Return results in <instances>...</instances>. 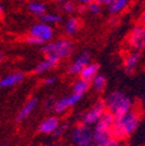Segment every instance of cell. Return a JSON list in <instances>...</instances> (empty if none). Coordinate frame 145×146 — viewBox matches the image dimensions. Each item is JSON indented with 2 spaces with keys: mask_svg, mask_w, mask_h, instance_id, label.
Listing matches in <instances>:
<instances>
[{
  "mask_svg": "<svg viewBox=\"0 0 145 146\" xmlns=\"http://www.w3.org/2000/svg\"><path fill=\"white\" fill-rule=\"evenodd\" d=\"M140 121H142L140 113L134 108L120 116L114 117L112 136L121 141L126 140L136 132L140 124Z\"/></svg>",
  "mask_w": 145,
  "mask_h": 146,
  "instance_id": "1",
  "label": "cell"
},
{
  "mask_svg": "<svg viewBox=\"0 0 145 146\" xmlns=\"http://www.w3.org/2000/svg\"><path fill=\"white\" fill-rule=\"evenodd\" d=\"M103 101L106 104L107 111L112 114L114 117L120 116L134 108L132 99L125 93L120 92V90H114V92L109 93L104 98Z\"/></svg>",
  "mask_w": 145,
  "mask_h": 146,
  "instance_id": "2",
  "label": "cell"
},
{
  "mask_svg": "<svg viewBox=\"0 0 145 146\" xmlns=\"http://www.w3.org/2000/svg\"><path fill=\"white\" fill-rule=\"evenodd\" d=\"M41 51L45 54V57L58 64L62 59L67 58L73 51V43L70 40H57L44 43L41 46Z\"/></svg>",
  "mask_w": 145,
  "mask_h": 146,
  "instance_id": "3",
  "label": "cell"
},
{
  "mask_svg": "<svg viewBox=\"0 0 145 146\" xmlns=\"http://www.w3.org/2000/svg\"><path fill=\"white\" fill-rule=\"evenodd\" d=\"M113 123H114V116L108 111H106L102 115V117L92 126L93 139H94L95 145H98L112 137Z\"/></svg>",
  "mask_w": 145,
  "mask_h": 146,
  "instance_id": "4",
  "label": "cell"
},
{
  "mask_svg": "<svg viewBox=\"0 0 145 146\" xmlns=\"http://www.w3.org/2000/svg\"><path fill=\"white\" fill-rule=\"evenodd\" d=\"M70 139L73 146H96L93 139L92 127L82 123L77 124L71 129Z\"/></svg>",
  "mask_w": 145,
  "mask_h": 146,
  "instance_id": "5",
  "label": "cell"
},
{
  "mask_svg": "<svg viewBox=\"0 0 145 146\" xmlns=\"http://www.w3.org/2000/svg\"><path fill=\"white\" fill-rule=\"evenodd\" d=\"M106 111H107V109H106L104 101H103V100H98V101L82 115L80 123H82V124H85V125H87V126L92 127V126L102 117V115H103Z\"/></svg>",
  "mask_w": 145,
  "mask_h": 146,
  "instance_id": "6",
  "label": "cell"
},
{
  "mask_svg": "<svg viewBox=\"0 0 145 146\" xmlns=\"http://www.w3.org/2000/svg\"><path fill=\"white\" fill-rule=\"evenodd\" d=\"M128 43L132 51L139 52L143 49H145V25L144 23L136 26L131 30L128 37Z\"/></svg>",
  "mask_w": 145,
  "mask_h": 146,
  "instance_id": "7",
  "label": "cell"
},
{
  "mask_svg": "<svg viewBox=\"0 0 145 146\" xmlns=\"http://www.w3.org/2000/svg\"><path fill=\"white\" fill-rule=\"evenodd\" d=\"M29 35L33 36V37L39 38L44 44V43H48V42H51L52 41L53 29H52L51 26H49L47 23L39 22V23H35V25H33L30 27Z\"/></svg>",
  "mask_w": 145,
  "mask_h": 146,
  "instance_id": "8",
  "label": "cell"
},
{
  "mask_svg": "<svg viewBox=\"0 0 145 146\" xmlns=\"http://www.w3.org/2000/svg\"><path fill=\"white\" fill-rule=\"evenodd\" d=\"M81 99H82V95L77 94V93H71L69 95H65L62 99H58L56 101L53 111H55L56 114H64L65 111L69 110L70 108L74 107L78 102H80Z\"/></svg>",
  "mask_w": 145,
  "mask_h": 146,
  "instance_id": "9",
  "label": "cell"
},
{
  "mask_svg": "<svg viewBox=\"0 0 145 146\" xmlns=\"http://www.w3.org/2000/svg\"><path fill=\"white\" fill-rule=\"evenodd\" d=\"M88 63H90V53L87 52V51L81 52L79 56L71 63V65L69 66V68H67L69 74H71V76H79L80 71Z\"/></svg>",
  "mask_w": 145,
  "mask_h": 146,
  "instance_id": "10",
  "label": "cell"
},
{
  "mask_svg": "<svg viewBox=\"0 0 145 146\" xmlns=\"http://www.w3.org/2000/svg\"><path fill=\"white\" fill-rule=\"evenodd\" d=\"M61 121L57 116H49L47 118H44L37 126V131L41 135H47V136H51L53 132L57 130V127L59 126Z\"/></svg>",
  "mask_w": 145,
  "mask_h": 146,
  "instance_id": "11",
  "label": "cell"
},
{
  "mask_svg": "<svg viewBox=\"0 0 145 146\" xmlns=\"http://www.w3.org/2000/svg\"><path fill=\"white\" fill-rule=\"evenodd\" d=\"M39 103H40V100L37 98H31L29 101H27L25 103V106L20 109V111L17 113V115L15 117V122L16 123H21V122L26 121L35 111V109L37 108Z\"/></svg>",
  "mask_w": 145,
  "mask_h": 146,
  "instance_id": "12",
  "label": "cell"
},
{
  "mask_svg": "<svg viewBox=\"0 0 145 146\" xmlns=\"http://www.w3.org/2000/svg\"><path fill=\"white\" fill-rule=\"evenodd\" d=\"M25 80V74L22 72H13L0 79V88H11L21 84Z\"/></svg>",
  "mask_w": 145,
  "mask_h": 146,
  "instance_id": "13",
  "label": "cell"
},
{
  "mask_svg": "<svg viewBox=\"0 0 145 146\" xmlns=\"http://www.w3.org/2000/svg\"><path fill=\"white\" fill-rule=\"evenodd\" d=\"M139 60H140V53L139 52L132 51L131 53L126 54V57L124 58V63H123L124 71L128 73V74H131V73L136 70Z\"/></svg>",
  "mask_w": 145,
  "mask_h": 146,
  "instance_id": "14",
  "label": "cell"
},
{
  "mask_svg": "<svg viewBox=\"0 0 145 146\" xmlns=\"http://www.w3.org/2000/svg\"><path fill=\"white\" fill-rule=\"evenodd\" d=\"M99 70H100V65L99 64H96V63H88L79 73L80 79L90 82L93 80V78L99 73Z\"/></svg>",
  "mask_w": 145,
  "mask_h": 146,
  "instance_id": "15",
  "label": "cell"
},
{
  "mask_svg": "<svg viewBox=\"0 0 145 146\" xmlns=\"http://www.w3.org/2000/svg\"><path fill=\"white\" fill-rule=\"evenodd\" d=\"M80 26H81V23H80V20L78 19V17L71 16V17H69V19L66 20V22H65L64 30H65L66 35L73 36V35H76L79 31Z\"/></svg>",
  "mask_w": 145,
  "mask_h": 146,
  "instance_id": "16",
  "label": "cell"
},
{
  "mask_svg": "<svg viewBox=\"0 0 145 146\" xmlns=\"http://www.w3.org/2000/svg\"><path fill=\"white\" fill-rule=\"evenodd\" d=\"M129 3H130V0H114V1L108 6V11H109L110 14L117 15L128 7Z\"/></svg>",
  "mask_w": 145,
  "mask_h": 146,
  "instance_id": "17",
  "label": "cell"
},
{
  "mask_svg": "<svg viewBox=\"0 0 145 146\" xmlns=\"http://www.w3.org/2000/svg\"><path fill=\"white\" fill-rule=\"evenodd\" d=\"M56 65H57V64H56L55 62H52L51 59H49V58L45 57L44 60L40 62L37 65L35 66V68H34V73H35V74H42V73H45V72L50 71L51 68H53Z\"/></svg>",
  "mask_w": 145,
  "mask_h": 146,
  "instance_id": "18",
  "label": "cell"
},
{
  "mask_svg": "<svg viewBox=\"0 0 145 146\" xmlns=\"http://www.w3.org/2000/svg\"><path fill=\"white\" fill-rule=\"evenodd\" d=\"M89 84H90V86H92V88L95 90V92L101 93V92H103L106 86H107V78L103 74H99L98 73Z\"/></svg>",
  "mask_w": 145,
  "mask_h": 146,
  "instance_id": "19",
  "label": "cell"
},
{
  "mask_svg": "<svg viewBox=\"0 0 145 146\" xmlns=\"http://www.w3.org/2000/svg\"><path fill=\"white\" fill-rule=\"evenodd\" d=\"M61 21H62V15L57 13H44L43 15L40 16V22L47 23L49 26L59 23Z\"/></svg>",
  "mask_w": 145,
  "mask_h": 146,
  "instance_id": "20",
  "label": "cell"
},
{
  "mask_svg": "<svg viewBox=\"0 0 145 146\" xmlns=\"http://www.w3.org/2000/svg\"><path fill=\"white\" fill-rule=\"evenodd\" d=\"M28 9L31 14L36 15V16H41L44 13H47V7L43 3L40 1H30L28 5Z\"/></svg>",
  "mask_w": 145,
  "mask_h": 146,
  "instance_id": "21",
  "label": "cell"
},
{
  "mask_svg": "<svg viewBox=\"0 0 145 146\" xmlns=\"http://www.w3.org/2000/svg\"><path fill=\"white\" fill-rule=\"evenodd\" d=\"M89 86L90 84L86 80H82V79H78L74 81L73 86H72V90H73V93H77V94H80V95H84L87 90L89 89Z\"/></svg>",
  "mask_w": 145,
  "mask_h": 146,
  "instance_id": "22",
  "label": "cell"
},
{
  "mask_svg": "<svg viewBox=\"0 0 145 146\" xmlns=\"http://www.w3.org/2000/svg\"><path fill=\"white\" fill-rule=\"evenodd\" d=\"M86 9H87V12H89V14H92V15H99L101 13L102 6L99 3H96L95 0H93V1H90L89 4L86 5Z\"/></svg>",
  "mask_w": 145,
  "mask_h": 146,
  "instance_id": "23",
  "label": "cell"
},
{
  "mask_svg": "<svg viewBox=\"0 0 145 146\" xmlns=\"http://www.w3.org/2000/svg\"><path fill=\"white\" fill-rule=\"evenodd\" d=\"M96 146H123V141H121V140H118L112 136L110 138H108L107 140L98 144Z\"/></svg>",
  "mask_w": 145,
  "mask_h": 146,
  "instance_id": "24",
  "label": "cell"
},
{
  "mask_svg": "<svg viewBox=\"0 0 145 146\" xmlns=\"http://www.w3.org/2000/svg\"><path fill=\"white\" fill-rule=\"evenodd\" d=\"M67 130H69V124L67 123H62V124H59V126L57 127V130L53 132L51 136H53L55 138H61L67 132Z\"/></svg>",
  "mask_w": 145,
  "mask_h": 146,
  "instance_id": "25",
  "label": "cell"
},
{
  "mask_svg": "<svg viewBox=\"0 0 145 146\" xmlns=\"http://www.w3.org/2000/svg\"><path fill=\"white\" fill-rule=\"evenodd\" d=\"M56 101L57 99L52 98V96H49L44 100L43 102V106H44V109L47 111H53V108H55V104H56Z\"/></svg>",
  "mask_w": 145,
  "mask_h": 146,
  "instance_id": "26",
  "label": "cell"
},
{
  "mask_svg": "<svg viewBox=\"0 0 145 146\" xmlns=\"http://www.w3.org/2000/svg\"><path fill=\"white\" fill-rule=\"evenodd\" d=\"M63 11L67 14H72V13H74L76 11V5L73 1H71V0H66V1L63 3Z\"/></svg>",
  "mask_w": 145,
  "mask_h": 146,
  "instance_id": "27",
  "label": "cell"
},
{
  "mask_svg": "<svg viewBox=\"0 0 145 146\" xmlns=\"http://www.w3.org/2000/svg\"><path fill=\"white\" fill-rule=\"evenodd\" d=\"M26 42L30 45H43V43L39 40V38H36V37H33V36H28V37L26 38Z\"/></svg>",
  "mask_w": 145,
  "mask_h": 146,
  "instance_id": "28",
  "label": "cell"
},
{
  "mask_svg": "<svg viewBox=\"0 0 145 146\" xmlns=\"http://www.w3.org/2000/svg\"><path fill=\"white\" fill-rule=\"evenodd\" d=\"M56 81H57V78L55 76H50V77H48V78L44 79L43 85L44 86H52V85L56 84Z\"/></svg>",
  "mask_w": 145,
  "mask_h": 146,
  "instance_id": "29",
  "label": "cell"
},
{
  "mask_svg": "<svg viewBox=\"0 0 145 146\" xmlns=\"http://www.w3.org/2000/svg\"><path fill=\"white\" fill-rule=\"evenodd\" d=\"M96 3H99L101 6H109L114 0H95Z\"/></svg>",
  "mask_w": 145,
  "mask_h": 146,
  "instance_id": "30",
  "label": "cell"
},
{
  "mask_svg": "<svg viewBox=\"0 0 145 146\" xmlns=\"http://www.w3.org/2000/svg\"><path fill=\"white\" fill-rule=\"evenodd\" d=\"M78 1H79L81 5H87V4H89L90 1H93V0H78Z\"/></svg>",
  "mask_w": 145,
  "mask_h": 146,
  "instance_id": "31",
  "label": "cell"
},
{
  "mask_svg": "<svg viewBox=\"0 0 145 146\" xmlns=\"http://www.w3.org/2000/svg\"><path fill=\"white\" fill-rule=\"evenodd\" d=\"M4 16V6H3V4L0 3V19Z\"/></svg>",
  "mask_w": 145,
  "mask_h": 146,
  "instance_id": "32",
  "label": "cell"
},
{
  "mask_svg": "<svg viewBox=\"0 0 145 146\" xmlns=\"http://www.w3.org/2000/svg\"><path fill=\"white\" fill-rule=\"evenodd\" d=\"M45 146H62V145H59V144H57V143H51V144H48V145H45Z\"/></svg>",
  "mask_w": 145,
  "mask_h": 146,
  "instance_id": "33",
  "label": "cell"
},
{
  "mask_svg": "<svg viewBox=\"0 0 145 146\" xmlns=\"http://www.w3.org/2000/svg\"><path fill=\"white\" fill-rule=\"evenodd\" d=\"M140 19H142V23H144V25H145V12L143 13V15H142Z\"/></svg>",
  "mask_w": 145,
  "mask_h": 146,
  "instance_id": "34",
  "label": "cell"
},
{
  "mask_svg": "<svg viewBox=\"0 0 145 146\" xmlns=\"http://www.w3.org/2000/svg\"><path fill=\"white\" fill-rule=\"evenodd\" d=\"M3 59H4V53L1 50H0V60H3Z\"/></svg>",
  "mask_w": 145,
  "mask_h": 146,
  "instance_id": "35",
  "label": "cell"
},
{
  "mask_svg": "<svg viewBox=\"0 0 145 146\" xmlns=\"http://www.w3.org/2000/svg\"><path fill=\"white\" fill-rule=\"evenodd\" d=\"M53 1H56V3H64V1H66V0H53Z\"/></svg>",
  "mask_w": 145,
  "mask_h": 146,
  "instance_id": "36",
  "label": "cell"
},
{
  "mask_svg": "<svg viewBox=\"0 0 145 146\" xmlns=\"http://www.w3.org/2000/svg\"><path fill=\"white\" fill-rule=\"evenodd\" d=\"M1 146H9V144H8V143H7V141H6V143H4V144H3V145H1Z\"/></svg>",
  "mask_w": 145,
  "mask_h": 146,
  "instance_id": "37",
  "label": "cell"
},
{
  "mask_svg": "<svg viewBox=\"0 0 145 146\" xmlns=\"http://www.w3.org/2000/svg\"><path fill=\"white\" fill-rule=\"evenodd\" d=\"M31 1H36V0H31Z\"/></svg>",
  "mask_w": 145,
  "mask_h": 146,
  "instance_id": "38",
  "label": "cell"
},
{
  "mask_svg": "<svg viewBox=\"0 0 145 146\" xmlns=\"http://www.w3.org/2000/svg\"><path fill=\"white\" fill-rule=\"evenodd\" d=\"M123 146H125V145H123Z\"/></svg>",
  "mask_w": 145,
  "mask_h": 146,
  "instance_id": "39",
  "label": "cell"
}]
</instances>
